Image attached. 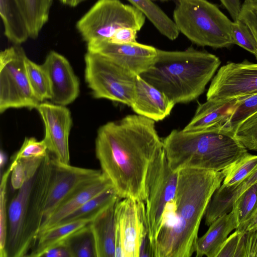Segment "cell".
<instances>
[{"label": "cell", "mask_w": 257, "mask_h": 257, "mask_svg": "<svg viewBox=\"0 0 257 257\" xmlns=\"http://www.w3.org/2000/svg\"><path fill=\"white\" fill-rule=\"evenodd\" d=\"M95 147L101 171L117 195L145 200L148 168L164 147L155 121L137 114L108 122L98 130Z\"/></svg>", "instance_id": "1"}, {"label": "cell", "mask_w": 257, "mask_h": 257, "mask_svg": "<svg viewBox=\"0 0 257 257\" xmlns=\"http://www.w3.org/2000/svg\"><path fill=\"white\" fill-rule=\"evenodd\" d=\"M224 172L197 169L178 171L174 198L166 205L152 247L155 257H190L195 252L202 217Z\"/></svg>", "instance_id": "2"}, {"label": "cell", "mask_w": 257, "mask_h": 257, "mask_svg": "<svg viewBox=\"0 0 257 257\" xmlns=\"http://www.w3.org/2000/svg\"><path fill=\"white\" fill-rule=\"evenodd\" d=\"M221 63L216 55L190 47L184 51L158 49L154 64L140 76L175 104L201 95Z\"/></svg>", "instance_id": "3"}, {"label": "cell", "mask_w": 257, "mask_h": 257, "mask_svg": "<svg viewBox=\"0 0 257 257\" xmlns=\"http://www.w3.org/2000/svg\"><path fill=\"white\" fill-rule=\"evenodd\" d=\"M163 140L169 164L175 172L221 171L248 153L234 133L222 126L194 132L174 130Z\"/></svg>", "instance_id": "4"}, {"label": "cell", "mask_w": 257, "mask_h": 257, "mask_svg": "<svg viewBox=\"0 0 257 257\" xmlns=\"http://www.w3.org/2000/svg\"><path fill=\"white\" fill-rule=\"evenodd\" d=\"M52 169L49 152L35 175L18 190L8 209L7 257L27 256L43 223Z\"/></svg>", "instance_id": "5"}, {"label": "cell", "mask_w": 257, "mask_h": 257, "mask_svg": "<svg viewBox=\"0 0 257 257\" xmlns=\"http://www.w3.org/2000/svg\"><path fill=\"white\" fill-rule=\"evenodd\" d=\"M173 17L179 33L198 46L221 48L233 44V22L206 0H177Z\"/></svg>", "instance_id": "6"}, {"label": "cell", "mask_w": 257, "mask_h": 257, "mask_svg": "<svg viewBox=\"0 0 257 257\" xmlns=\"http://www.w3.org/2000/svg\"><path fill=\"white\" fill-rule=\"evenodd\" d=\"M146 16L133 5L119 0H98L76 23V29L87 47L106 42L123 28L139 31Z\"/></svg>", "instance_id": "7"}, {"label": "cell", "mask_w": 257, "mask_h": 257, "mask_svg": "<svg viewBox=\"0 0 257 257\" xmlns=\"http://www.w3.org/2000/svg\"><path fill=\"white\" fill-rule=\"evenodd\" d=\"M84 60L85 80L94 98L132 105L136 75L98 53L87 51Z\"/></svg>", "instance_id": "8"}, {"label": "cell", "mask_w": 257, "mask_h": 257, "mask_svg": "<svg viewBox=\"0 0 257 257\" xmlns=\"http://www.w3.org/2000/svg\"><path fill=\"white\" fill-rule=\"evenodd\" d=\"M178 179V172L171 168L164 147L150 163L145 180L144 201L152 248L160 230L165 207L175 196Z\"/></svg>", "instance_id": "9"}, {"label": "cell", "mask_w": 257, "mask_h": 257, "mask_svg": "<svg viewBox=\"0 0 257 257\" xmlns=\"http://www.w3.org/2000/svg\"><path fill=\"white\" fill-rule=\"evenodd\" d=\"M26 53L14 45L0 53V112L10 108H37L41 103L33 93L28 78Z\"/></svg>", "instance_id": "10"}, {"label": "cell", "mask_w": 257, "mask_h": 257, "mask_svg": "<svg viewBox=\"0 0 257 257\" xmlns=\"http://www.w3.org/2000/svg\"><path fill=\"white\" fill-rule=\"evenodd\" d=\"M115 257H138L143 241L150 239L144 200L120 199L115 211Z\"/></svg>", "instance_id": "11"}, {"label": "cell", "mask_w": 257, "mask_h": 257, "mask_svg": "<svg viewBox=\"0 0 257 257\" xmlns=\"http://www.w3.org/2000/svg\"><path fill=\"white\" fill-rule=\"evenodd\" d=\"M257 93V63L244 61L221 67L208 89L207 100L238 98Z\"/></svg>", "instance_id": "12"}, {"label": "cell", "mask_w": 257, "mask_h": 257, "mask_svg": "<svg viewBox=\"0 0 257 257\" xmlns=\"http://www.w3.org/2000/svg\"><path fill=\"white\" fill-rule=\"evenodd\" d=\"M51 155L52 173L43 222L76 189L102 174L101 170L73 166L59 161Z\"/></svg>", "instance_id": "13"}, {"label": "cell", "mask_w": 257, "mask_h": 257, "mask_svg": "<svg viewBox=\"0 0 257 257\" xmlns=\"http://www.w3.org/2000/svg\"><path fill=\"white\" fill-rule=\"evenodd\" d=\"M37 109L43 121L44 138L48 149L59 161L69 164V137L72 120L71 113L65 106L41 102Z\"/></svg>", "instance_id": "14"}, {"label": "cell", "mask_w": 257, "mask_h": 257, "mask_svg": "<svg viewBox=\"0 0 257 257\" xmlns=\"http://www.w3.org/2000/svg\"><path fill=\"white\" fill-rule=\"evenodd\" d=\"M87 49L107 57L136 75L147 71L158 56V49L137 42L126 44L106 42Z\"/></svg>", "instance_id": "15"}, {"label": "cell", "mask_w": 257, "mask_h": 257, "mask_svg": "<svg viewBox=\"0 0 257 257\" xmlns=\"http://www.w3.org/2000/svg\"><path fill=\"white\" fill-rule=\"evenodd\" d=\"M42 66L49 82L51 101L66 106L78 96L80 84L68 60L58 52L51 51Z\"/></svg>", "instance_id": "16"}, {"label": "cell", "mask_w": 257, "mask_h": 257, "mask_svg": "<svg viewBox=\"0 0 257 257\" xmlns=\"http://www.w3.org/2000/svg\"><path fill=\"white\" fill-rule=\"evenodd\" d=\"M175 104L163 92L137 75L135 97L131 106L136 114L158 121L169 116Z\"/></svg>", "instance_id": "17"}, {"label": "cell", "mask_w": 257, "mask_h": 257, "mask_svg": "<svg viewBox=\"0 0 257 257\" xmlns=\"http://www.w3.org/2000/svg\"><path fill=\"white\" fill-rule=\"evenodd\" d=\"M111 187L113 186L111 182L102 173L100 176L81 185L64 200L43 222L39 234L57 225L92 197Z\"/></svg>", "instance_id": "18"}, {"label": "cell", "mask_w": 257, "mask_h": 257, "mask_svg": "<svg viewBox=\"0 0 257 257\" xmlns=\"http://www.w3.org/2000/svg\"><path fill=\"white\" fill-rule=\"evenodd\" d=\"M118 198L89 223L95 243L96 257H115V207Z\"/></svg>", "instance_id": "19"}, {"label": "cell", "mask_w": 257, "mask_h": 257, "mask_svg": "<svg viewBox=\"0 0 257 257\" xmlns=\"http://www.w3.org/2000/svg\"><path fill=\"white\" fill-rule=\"evenodd\" d=\"M237 99L207 100L199 104L192 119L182 130L194 132L222 126L232 113Z\"/></svg>", "instance_id": "20"}, {"label": "cell", "mask_w": 257, "mask_h": 257, "mask_svg": "<svg viewBox=\"0 0 257 257\" xmlns=\"http://www.w3.org/2000/svg\"><path fill=\"white\" fill-rule=\"evenodd\" d=\"M209 226L207 232L197 239L196 257H217L229 234L238 226L234 211L232 210L220 216Z\"/></svg>", "instance_id": "21"}, {"label": "cell", "mask_w": 257, "mask_h": 257, "mask_svg": "<svg viewBox=\"0 0 257 257\" xmlns=\"http://www.w3.org/2000/svg\"><path fill=\"white\" fill-rule=\"evenodd\" d=\"M91 222L88 220H78L57 224L43 231L38 235L35 246L27 256H42L47 250L54 246L65 242Z\"/></svg>", "instance_id": "22"}, {"label": "cell", "mask_w": 257, "mask_h": 257, "mask_svg": "<svg viewBox=\"0 0 257 257\" xmlns=\"http://www.w3.org/2000/svg\"><path fill=\"white\" fill-rule=\"evenodd\" d=\"M0 14L4 34L9 41L20 45L30 38L26 24L15 0H0Z\"/></svg>", "instance_id": "23"}, {"label": "cell", "mask_w": 257, "mask_h": 257, "mask_svg": "<svg viewBox=\"0 0 257 257\" xmlns=\"http://www.w3.org/2000/svg\"><path fill=\"white\" fill-rule=\"evenodd\" d=\"M24 18L30 38H37L49 19L52 0H15Z\"/></svg>", "instance_id": "24"}, {"label": "cell", "mask_w": 257, "mask_h": 257, "mask_svg": "<svg viewBox=\"0 0 257 257\" xmlns=\"http://www.w3.org/2000/svg\"><path fill=\"white\" fill-rule=\"evenodd\" d=\"M142 12L163 35L171 40H175L179 32L174 22L152 0H128Z\"/></svg>", "instance_id": "25"}, {"label": "cell", "mask_w": 257, "mask_h": 257, "mask_svg": "<svg viewBox=\"0 0 257 257\" xmlns=\"http://www.w3.org/2000/svg\"><path fill=\"white\" fill-rule=\"evenodd\" d=\"M119 198L113 187L107 189L91 198L57 224L78 220L92 221L100 213Z\"/></svg>", "instance_id": "26"}, {"label": "cell", "mask_w": 257, "mask_h": 257, "mask_svg": "<svg viewBox=\"0 0 257 257\" xmlns=\"http://www.w3.org/2000/svg\"><path fill=\"white\" fill-rule=\"evenodd\" d=\"M257 169V155L246 154L222 170L225 174L223 187H233L240 183L244 179Z\"/></svg>", "instance_id": "27"}, {"label": "cell", "mask_w": 257, "mask_h": 257, "mask_svg": "<svg viewBox=\"0 0 257 257\" xmlns=\"http://www.w3.org/2000/svg\"><path fill=\"white\" fill-rule=\"evenodd\" d=\"M26 72L32 90L40 102L51 99V91L47 75L42 65H40L29 59L25 60Z\"/></svg>", "instance_id": "28"}, {"label": "cell", "mask_w": 257, "mask_h": 257, "mask_svg": "<svg viewBox=\"0 0 257 257\" xmlns=\"http://www.w3.org/2000/svg\"><path fill=\"white\" fill-rule=\"evenodd\" d=\"M44 158H24L12 162L9 167L12 170L11 185L14 190H19L35 175Z\"/></svg>", "instance_id": "29"}, {"label": "cell", "mask_w": 257, "mask_h": 257, "mask_svg": "<svg viewBox=\"0 0 257 257\" xmlns=\"http://www.w3.org/2000/svg\"><path fill=\"white\" fill-rule=\"evenodd\" d=\"M257 112V93L238 97L235 107L222 126L232 132L242 122Z\"/></svg>", "instance_id": "30"}, {"label": "cell", "mask_w": 257, "mask_h": 257, "mask_svg": "<svg viewBox=\"0 0 257 257\" xmlns=\"http://www.w3.org/2000/svg\"><path fill=\"white\" fill-rule=\"evenodd\" d=\"M257 209V182L247 188L235 200L232 210L236 214L238 226L246 222Z\"/></svg>", "instance_id": "31"}, {"label": "cell", "mask_w": 257, "mask_h": 257, "mask_svg": "<svg viewBox=\"0 0 257 257\" xmlns=\"http://www.w3.org/2000/svg\"><path fill=\"white\" fill-rule=\"evenodd\" d=\"M89 225L66 241L72 257H96L94 240Z\"/></svg>", "instance_id": "32"}, {"label": "cell", "mask_w": 257, "mask_h": 257, "mask_svg": "<svg viewBox=\"0 0 257 257\" xmlns=\"http://www.w3.org/2000/svg\"><path fill=\"white\" fill-rule=\"evenodd\" d=\"M12 170L9 167L2 177L0 187V257H7L6 246L8 232V213L7 209V188Z\"/></svg>", "instance_id": "33"}, {"label": "cell", "mask_w": 257, "mask_h": 257, "mask_svg": "<svg viewBox=\"0 0 257 257\" xmlns=\"http://www.w3.org/2000/svg\"><path fill=\"white\" fill-rule=\"evenodd\" d=\"M234 134L246 149L257 151V112L239 124Z\"/></svg>", "instance_id": "34"}, {"label": "cell", "mask_w": 257, "mask_h": 257, "mask_svg": "<svg viewBox=\"0 0 257 257\" xmlns=\"http://www.w3.org/2000/svg\"><path fill=\"white\" fill-rule=\"evenodd\" d=\"M247 231L236 229L227 238L217 257H246Z\"/></svg>", "instance_id": "35"}, {"label": "cell", "mask_w": 257, "mask_h": 257, "mask_svg": "<svg viewBox=\"0 0 257 257\" xmlns=\"http://www.w3.org/2000/svg\"><path fill=\"white\" fill-rule=\"evenodd\" d=\"M233 44L237 45L253 54L257 59V43L248 27L242 21H233L232 25Z\"/></svg>", "instance_id": "36"}, {"label": "cell", "mask_w": 257, "mask_h": 257, "mask_svg": "<svg viewBox=\"0 0 257 257\" xmlns=\"http://www.w3.org/2000/svg\"><path fill=\"white\" fill-rule=\"evenodd\" d=\"M49 152L44 139L38 141L33 137L26 138L21 148L12 158V162L24 158H43Z\"/></svg>", "instance_id": "37"}, {"label": "cell", "mask_w": 257, "mask_h": 257, "mask_svg": "<svg viewBox=\"0 0 257 257\" xmlns=\"http://www.w3.org/2000/svg\"><path fill=\"white\" fill-rule=\"evenodd\" d=\"M238 20L246 24L257 43V9L242 5Z\"/></svg>", "instance_id": "38"}, {"label": "cell", "mask_w": 257, "mask_h": 257, "mask_svg": "<svg viewBox=\"0 0 257 257\" xmlns=\"http://www.w3.org/2000/svg\"><path fill=\"white\" fill-rule=\"evenodd\" d=\"M138 31L131 28H123L117 30L107 42L126 44L136 42Z\"/></svg>", "instance_id": "39"}, {"label": "cell", "mask_w": 257, "mask_h": 257, "mask_svg": "<svg viewBox=\"0 0 257 257\" xmlns=\"http://www.w3.org/2000/svg\"><path fill=\"white\" fill-rule=\"evenodd\" d=\"M42 256L72 257L70 249L66 241L52 247L45 251Z\"/></svg>", "instance_id": "40"}, {"label": "cell", "mask_w": 257, "mask_h": 257, "mask_svg": "<svg viewBox=\"0 0 257 257\" xmlns=\"http://www.w3.org/2000/svg\"><path fill=\"white\" fill-rule=\"evenodd\" d=\"M223 7L229 12L233 21H237L241 12L240 0H220Z\"/></svg>", "instance_id": "41"}, {"label": "cell", "mask_w": 257, "mask_h": 257, "mask_svg": "<svg viewBox=\"0 0 257 257\" xmlns=\"http://www.w3.org/2000/svg\"><path fill=\"white\" fill-rule=\"evenodd\" d=\"M247 231L246 257H257V229Z\"/></svg>", "instance_id": "42"}, {"label": "cell", "mask_w": 257, "mask_h": 257, "mask_svg": "<svg viewBox=\"0 0 257 257\" xmlns=\"http://www.w3.org/2000/svg\"><path fill=\"white\" fill-rule=\"evenodd\" d=\"M236 229L240 231H250L257 229V209L246 222L238 227Z\"/></svg>", "instance_id": "43"}, {"label": "cell", "mask_w": 257, "mask_h": 257, "mask_svg": "<svg viewBox=\"0 0 257 257\" xmlns=\"http://www.w3.org/2000/svg\"><path fill=\"white\" fill-rule=\"evenodd\" d=\"M64 5L71 7H75L85 0H59Z\"/></svg>", "instance_id": "44"}, {"label": "cell", "mask_w": 257, "mask_h": 257, "mask_svg": "<svg viewBox=\"0 0 257 257\" xmlns=\"http://www.w3.org/2000/svg\"><path fill=\"white\" fill-rule=\"evenodd\" d=\"M242 5L257 9V0H244Z\"/></svg>", "instance_id": "45"}, {"label": "cell", "mask_w": 257, "mask_h": 257, "mask_svg": "<svg viewBox=\"0 0 257 257\" xmlns=\"http://www.w3.org/2000/svg\"><path fill=\"white\" fill-rule=\"evenodd\" d=\"M0 162H1V166L2 167L4 165L5 162V157L2 153H1V154Z\"/></svg>", "instance_id": "46"}, {"label": "cell", "mask_w": 257, "mask_h": 257, "mask_svg": "<svg viewBox=\"0 0 257 257\" xmlns=\"http://www.w3.org/2000/svg\"><path fill=\"white\" fill-rule=\"evenodd\" d=\"M152 1H153V0H152ZM160 1H167V0H160Z\"/></svg>", "instance_id": "47"}, {"label": "cell", "mask_w": 257, "mask_h": 257, "mask_svg": "<svg viewBox=\"0 0 257 257\" xmlns=\"http://www.w3.org/2000/svg\"><path fill=\"white\" fill-rule=\"evenodd\" d=\"M53 1V0H52Z\"/></svg>", "instance_id": "48"}]
</instances>
